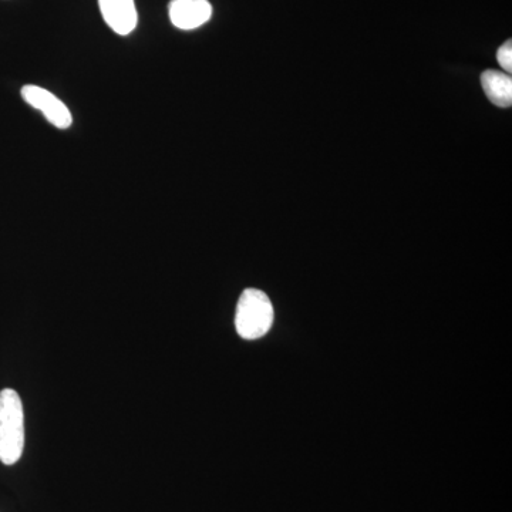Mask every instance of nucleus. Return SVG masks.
<instances>
[{
  "mask_svg": "<svg viewBox=\"0 0 512 512\" xmlns=\"http://www.w3.org/2000/svg\"><path fill=\"white\" fill-rule=\"evenodd\" d=\"M25 448V412L22 399L13 389L0 392V461L18 463Z\"/></svg>",
  "mask_w": 512,
  "mask_h": 512,
  "instance_id": "f257e3e1",
  "label": "nucleus"
},
{
  "mask_svg": "<svg viewBox=\"0 0 512 512\" xmlns=\"http://www.w3.org/2000/svg\"><path fill=\"white\" fill-rule=\"evenodd\" d=\"M274 323V306L265 292L249 288L242 292L235 315L238 335L245 340L262 338Z\"/></svg>",
  "mask_w": 512,
  "mask_h": 512,
  "instance_id": "f03ea898",
  "label": "nucleus"
},
{
  "mask_svg": "<svg viewBox=\"0 0 512 512\" xmlns=\"http://www.w3.org/2000/svg\"><path fill=\"white\" fill-rule=\"evenodd\" d=\"M22 97L30 107L39 110L52 126L60 128V130L72 127V111L49 90L35 86V84H28L22 89Z\"/></svg>",
  "mask_w": 512,
  "mask_h": 512,
  "instance_id": "7ed1b4c3",
  "label": "nucleus"
},
{
  "mask_svg": "<svg viewBox=\"0 0 512 512\" xmlns=\"http://www.w3.org/2000/svg\"><path fill=\"white\" fill-rule=\"evenodd\" d=\"M168 15L175 28L194 30L211 19L212 6L208 0H171Z\"/></svg>",
  "mask_w": 512,
  "mask_h": 512,
  "instance_id": "20e7f679",
  "label": "nucleus"
},
{
  "mask_svg": "<svg viewBox=\"0 0 512 512\" xmlns=\"http://www.w3.org/2000/svg\"><path fill=\"white\" fill-rule=\"evenodd\" d=\"M101 16L117 35L127 36L137 28L138 13L134 0H99Z\"/></svg>",
  "mask_w": 512,
  "mask_h": 512,
  "instance_id": "39448f33",
  "label": "nucleus"
},
{
  "mask_svg": "<svg viewBox=\"0 0 512 512\" xmlns=\"http://www.w3.org/2000/svg\"><path fill=\"white\" fill-rule=\"evenodd\" d=\"M481 86H483L488 99L495 106L510 109L512 106V79L510 74L487 70L481 74Z\"/></svg>",
  "mask_w": 512,
  "mask_h": 512,
  "instance_id": "423d86ee",
  "label": "nucleus"
},
{
  "mask_svg": "<svg viewBox=\"0 0 512 512\" xmlns=\"http://www.w3.org/2000/svg\"><path fill=\"white\" fill-rule=\"evenodd\" d=\"M498 63L503 67L505 72H512V43L511 40L505 42L503 46L498 49L497 53Z\"/></svg>",
  "mask_w": 512,
  "mask_h": 512,
  "instance_id": "0eeeda50",
  "label": "nucleus"
}]
</instances>
